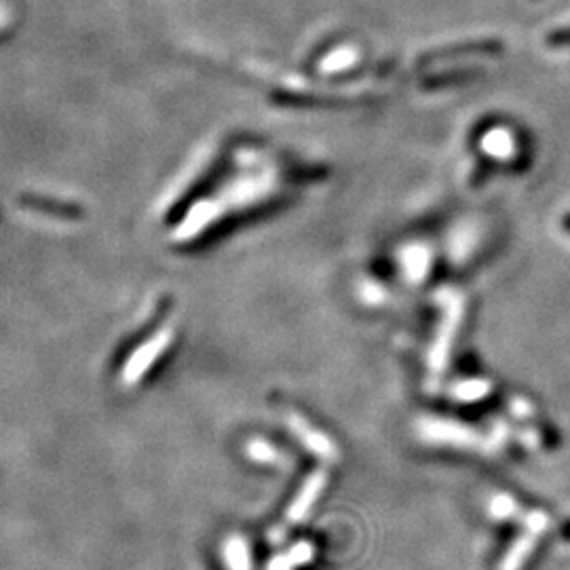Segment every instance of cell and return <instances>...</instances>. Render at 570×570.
Segmentation results:
<instances>
[{
    "label": "cell",
    "instance_id": "cell-1",
    "mask_svg": "<svg viewBox=\"0 0 570 570\" xmlns=\"http://www.w3.org/2000/svg\"><path fill=\"white\" fill-rule=\"evenodd\" d=\"M545 532L547 530H543L539 526H532V524L524 522L522 535L516 541H513L511 547L505 551L499 570H522L524 564L528 562V558L535 554L537 543L545 535Z\"/></svg>",
    "mask_w": 570,
    "mask_h": 570
},
{
    "label": "cell",
    "instance_id": "cell-2",
    "mask_svg": "<svg viewBox=\"0 0 570 570\" xmlns=\"http://www.w3.org/2000/svg\"><path fill=\"white\" fill-rule=\"evenodd\" d=\"M490 518L497 520V522L518 520L520 518V507L511 497L499 494V497H494L492 503H490Z\"/></svg>",
    "mask_w": 570,
    "mask_h": 570
}]
</instances>
